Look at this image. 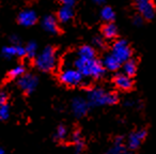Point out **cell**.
<instances>
[{
  "label": "cell",
  "mask_w": 156,
  "mask_h": 154,
  "mask_svg": "<svg viewBox=\"0 0 156 154\" xmlns=\"http://www.w3.org/2000/svg\"><path fill=\"white\" fill-rule=\"evenodd\" d=\"M74 67L86 77H93L95 79L101 78L105 74V67L103 62L96 59H83L80 57L74 60Z\"/></svg>",
  "instance_id": "cell-1"
},
{
  "label": "cell",
  "mask_w": 156,
  "mask_h": 154,
  "mask_svg": "<svg viewBox=\"0 0 156 154\" xmlns=\"http://www.w3.org/2000/svg\"><path fill=\"white\" fill-rule=\"evenodd\" d=\"M87 101L90 106L93 107L112 105L118 102V95L113 92H107L100 88H94L88 91Z\"/></svg>",
  "instance_id": "cell-2"
},
{
  "label": "cell",
  "mask_w": 156,
  "mask_h": 154,
  "mask_svg": "<svg viewBox=\"0 0 156 154\" xmlns=\"http://www.w3.org/2000/svg\"><path fill=\"white\" fill-rule=\"evenodd\" d=\"M34 65L42 72H51L57 65L56 50L52 46L45 47L34 59Z\"/></svg>",
  "instance_id": "cell-3"
},
{
  "label": "cell",
  "mask_w": 156,
  "mask_h": 154,
  "mask_svg": "<svg viewBox=\"0 0 156 154\" xmlns=\"http://www.w3.org/2000/svg\"><path fill=\"white\" fill-rule=\"evenodd\" d=\"M59 77H60L61 83H63L66 86H71V87L80 85L83 81V76L75 67H65V69H63Z\"/></svg>",
  "instance_id": "cell-4"
},
{
  "label": "cell",
  "mask_w": 156,
  "mask_h": 154,
  "mask_svg": "<svg viewBox=\"0 0 156 154\" xmlns=\"http://www.w3.org/2000/svg\"><path fill=\"white\" fill-rule=\"evenodd\" d=\"M111 54L122 64V63H125L126 61H128L130 59V57H132V49H130L127 41H125V40H118L113 44Z\"/></svg>",
  "instance_id": "cell-5"
},
{
  "label": "cell",
  "mask_w": 156,
  "mask_h": 154,
  "mask_svg": "<svg viewBox=\"0 0 156 154\" xmlns=\"http://www.w3.org/2000/svg\"><path fill=\"white\" fill-rule=\"evenodd\" d=\"M17 84L23 91H25L26 93H32L37 89L39 79L33 74H25L18 79Z\"/></svg>",
  "instance_id": "cell-6"
},
{
  "label": "cell",
  "mask_w": 156,
  "mask_h": 154,
  "mask_svg": "<svg viewBox=\"0 0 156 154\" xmlns=\"http://www.w3.org/2000/svg\"><path fill=\"white\" fill-rule=\"evenodd\" d=\"M71 107H72V111H73V115L76 118H81L87 115L90 105L87 100L77 96V98H73Z\"/></svg>",
  "instance_id": "cell-7"
},
{
  "label": "cell",
  "mask_w": 156,
  "mask_h": 154,
  "mask_svg": "<svg viewBox=\"0 0 156 154\" xmlns=\"http://www.w3.org/2000/svg\"><path fill=\"white\" fill-rule=\"evenodd\" d=\"M136 7L140 16L145 20H152L155 15V7L153 2L149 0H138L136 2Z\"/></svg>",
  "instance_id": "cell-8"
},
{
  "label": "cell",
  "mask_w": 156,
  "mask_h": 154,
  "mask_svg": "<svg viewBox=\"0 0 156 154\" xmlns=\"http://www.w3.org/2000/svg\"><path fill=\"white\" fill-rule=\"evenodd\" d=\"M17 20L20 23V25L24 27H30L37 23V16L33 10L31 9H26L24 11H22L17 16Z\"/></svg>",
  "instance_id": "cell-9"
},
{
  "label": "cell",
  "mask_w": 156,
  "mask_h": 154,
  "mask_svg": "<svg viewBox=\"0 0 156 154\" xmlns=\"http://www.w3.org/2000/svg\"><path fill=\"white\" fill-rule=\"evenodd\" d=\"M147 137V131L144 130H139L137 132H134L129 135L127 139V145L130 150H135L141 145L143 139Z\"/></svg>",
  "instance_id": "cell-10"
},
{
  "label": "cell",
  "mask_w": 156,
  "mask_h": 154,
  "mask_svg": "<svg viewBox=\"0 0 156 154\" xmlns=\"http://www.w3.org/2000/svg\"><path fill=\"white\" fill-rule=\"evenodd\" d=\"M113 83L121 90H130L134 85L133 79L125 74H117L113 78Z\"/></svg>",
  "instance_id": "cell-11"
},
{
  "label": "cell",
  "mask_w": 156,
  "mask_h": 154,
  "mask_svg": "<svg viewBox=\"0 0 156 154\" xmlns=\"http://www.w3.org/2000/svg\"><path fill=\"white\" fill-rule=\"evenodd\" d=\"M42 27L43 29L48 33L51 34H56L59 30L58 26V20H56L54 15H47L43 18L42 20Z\"/></svg>",
  "instance_id": "cell-12"
},
{
  "label": "cell",
  "mask_w": 156,
  "mask_h": 154,
  "mask_svg": "<svg viewBox=\"0 0 156 154\" xmlns=\"http://www.w3.org/2000/svg\"><path fill=\"white\" fill-rule=\"evenodd\" d=\"M103 65L105 69H107L108 71H118L121 66V63L119 62L117 58L113 56L112 54H109L107 56H105L104 60H103Z\"/></svg>",
  "instance_id": "cell-13"
},
{
  "label": "cell",
  "mask_w": 156,
  "mask_h": 154,
  "mask_svg": "<svg viewBox=\"0 0 156 154\" xmlns=\"http://www.w3.org/2000/svg\"><path fill=\"white\" fill-rule=\"evenodd\" d=\"M74 16V9L69 7L62 5L58 11V20L61 23H67L73 18Z\"/></svg>",
  "instance_id": "cell-14"
},
{
  "label": "cell",
  "mask_w": 156,
  "mask_h": 154,
  "mask_svg": "<svg viewBox=\"0 0 156 154\" xmlns=\"http://www.w3.org/2000/svg\"><path fill=\"white\" fill-rule=\"evenodd\" d=\"M78 57L83 59H95V50L92 46L83 45L78 49Z\"/></svg>",
  "instance_id": "cell-15"
},
{
  "label": "cell",
  "mask_w": 156,
  "mask_h": 154,
  "mask_svg": "<svg viewBox=\"0 0 156 154\" xmlns=\"http://www.w3.org/2000/svg\"><path fill=\"white\" fill-rule=\"evenodd\" d=\"M103 34L106 39H113L117 37L118 34V29L115 24L112 23H107L104 27H103Z\"/></svg>",
  "instance_id": "cell-16"
},
{
  "label": "cell",
  "mask_w": 156,
  "mask_h": 154,
  "mask_svg": "<svg viewBox=\"0 0 156 154\" xmlns=\"http://www.w3.org/2000/svg\"><path fill=\"white\" fill-rule=\"evenodd\" d=\"M72 139H73L74 143H75V152L76 154H80L83 150V147H85V143H83V136L79 132H75L72 136Z\"/></svg>",
  "instance_id": "cell-17"
},
{
  "label": "cell",
  "mask_w": 156,
  "mask_h": 154,
  "mask_svg": "<svg viewBox=\"0 0 156 154\" xmlns=\"http://www.w3.org/2000/svg\"><path fill=\"white\" fill-rule=\"evenodd\" d=\"M123 71H124L123 74L129 76V77L134 76L135 74H136V71H137L136 61H135L134 59H129L128 61H126V62L123 64Z\"/></svg>",
  "instance_id": "cell-18"
},
{
  "label": "cell",
  "mask_w": 156,
  "mask_h": 154,
  "mask_svg": "<svg viewBox=\"0 0 156 154\" xmlns=\"http://www.w3.org/2000/svg\"><path fill=\"white\" fill-rule=\"evenodd\" d=\"M101 16L102 18L107 23H111L113 20H115V11L112 10V8L110 7H104L101 11Z\"/></svg>",
  "instance_id": "cell-19"
},
{
  "label": "cell",
  "mask_w": 156,
  "mask_h": 154,
  "mask_svg": "<svg viewBox=\"0 0 156 154\" xmlns=\"http://www.w3.org/2000/svg\"><path fill=\"white\" fill-rule=\"evenodd\" d=\"M37 44L35 43L34 41H30L26 46V52H27V56L29 58H34L37 56Z\"/></svg>",
  "instance_id": "cell-20"
},
{
  "label": "cell",
  "mask_w": 156,
  "mask_h": 154,
  "mask_svg": "<svg viewBox=\"0 0 156 154\" xmlns=\"http://www.w3.org/2000/svg\"><path fill=\"white\" fill-rule=\"evenodd\" d=\"M1 54H2V57H5V59H11L14 56H17L16 55V46H5L1 50Z\"/></svg>",
  "instance_id": "cell-21"
},
{
  "label": "cell",
  "mask_w": 156,
  "mask_h": 154,
  "mask_svg": "<svg viewBox=\"0 0 156 154\" xmlns=\"http://www.w3.org/2000/svg\"><path fill=\"white\" fill-rule=\"evenodd\" d=\"M25 71H26V69L24 65H16L10 71V76L13 78H20L23 75H25Z\"/></svg>",
  "instance_id": "cell-22"
},
{
  "label": "cell",
  "mask_w": 156,
  "mask_h": 154,
  "mask_svg": "<svg viewBox=\"0 0 156 154\" xmlns=\"http://www.w3.org/2000/svg\"><path fill=\"white\" fill-rule=\"evenodd\" d=\"M10 117V107L8 104L0 105V120L5 121Z\"/></svg>",
  "instance_id": "cell-23"
},
{
  "label": "cell",
  "mask_w": 156,
  "mask_h": 154,
  "mask_svg": "<svg viewBox=\"0 0 156 154\" xmlns=\"http://www.w3.org/2000/svg\"><path fill=\"white\" fill-rule=\"evenodd\" d=\"M66 134H67V131H66V127L64 125H59L56 130V134H55V137L59 140H63L65 139L66 137Z\"/></svg>",
  "instance_id": "cell-24"
},
{
  "label": "cell",
  "mask_w": 156,
  "mask_h": 154,
  "mask_svg": "<svg viewBox=\"0 0 156 154\" xmlns=\"http://www.w3.org/2000/svg\"><path fill=\"white\" fill-rule=\"evenodd\" d=\"M106 154H132V153L129 151H127L126 149H124L123 145H115Z\"/></svg>",
  "instance_id": "cell-25"
},
{
  "label": "cell",
  "mask_w": 156,
  "mask_h": 154,
  "mask_svg": "<svg viewBox=\"0 0 156 154\" xmlns=\"http://www.w3.org/2000/svg\"><path fill=\"white\" fill-rule=\"evenodd\" d=\"M16 55H17V57H24V56H27L26 47H24V46H22V45L16 46Z\"/></svg>",
  "instance_id": "cell-26"
},
{
  "label": "cell",
  "mask_w": 156,
  "mask_h": 154,
  "mask_svg": "<svg viewBox=\"0 0 156 154\" xmlns=\"http://www.w3.org/2000/svg\"><path fill=\"white\" fill-rule=\"evenodd\" d=\"M93 44L96 46V47H100V48H103L105 46V43L103 41V39L101 37H95L93 39Z\"/></svg>",
  "instance_id": "cell-27"
},
{
  "label": "cell",
  "mask_w": 156,
  "mask_h": 154,
  "mask_svg": "<svg viewBox=\"0 0 156 154\" xmlns=\"http://www.w3.org/2000/svg\"><path fill=\"white\" fill-rule=\"evenodd\" d=\"M133 24L135 25V26H141V25L143 24V17L140 15H137L134 17V20H133Z\"/></svg>",
  "instance_id": "cell-28"
},
{
  "label": "cell",
  "mask_w": 156,
  "mask_h": 154,
  "mask_svg": "<svg viewBox=\"0 0 156 154\" xmlns=\"http://www.w3.org/2000/svg\"><path fill=\"white\" fill-rule=\"evenodd\" d=\"M8 95L5 92H0V105L7 104Z\"/></svg>",
  "instance_id": "cell-29"
},
{
  "label": "cell",
  "mask_w": 156,
  "mask_h": 154,
  "mask_svg": "<svg viewBox=\"0 0 156 154\" xmlns=\"http://www.w3.org/2000/svg\"><path fill=\"white\" fill-rule=\"evenodd\" d=\"M10 41H11V43L13 46H18L20 44V39H18L17 35H12Z\"/></svg>",
  "instance_id": "cell-30"
},
{
  "label": "cell",
  "mask_w": 156,
  "mask_h": 154,
  "mask_svg": "<svg viewBox=\"0 0 156 154\" xmlns=\"http://www.w3.org/2000/svg\"><path fill=\"white\" fill-rule=\"evenodd\" d=\"M75 2H76V1H74V0H63V1H62V5L73 8L74 5H75Z\"/></svg>",
  "instance_id": "cell-31"
},
{
  "label": "cell",
  "mask_w": 156,
  "mask_h": 154,
  "mask_svg": "<svg viewBox=\"0 0 156 154\" xmlns=\"http://www.w3.org/2000/svg\"><path fill=\"white\" fill-rule=\"evenodd\" d=\"M123 141L124 138L122 136H118L115 137V145H123Z\"/></svg>",
  "instance_id": "cell-32"
},
{
  "label": "cell",
  "mask_w": 156,
  "mask_h": 154,
  "mask_svg": "<svg viewBox=\"0 0 156 154\" xmlns=\"http://www.w3.org/2000/svg\"><path fill=\"white\" fill-rule=\"evenodd\" d=\"M0 154H5V150H3V149H1V148H0Z\"/></svg>",
  "instance_id": "cell-33"
},
{
  "label": "cell",
  "mask_w": 156,
  "mask_h": 154,
  "mask_svg": "<svg viewBox=\"0 0 156 154\" xmlns=\"http://www.w3.org/2000/svg\"><path fill=\"white\" fill-rule=\"evenodd\" d=\"M94 2H96V3H103V2H105V1H94Z\"/></svg>",
  "instance_id": "cell-34"
}]
</instances>
